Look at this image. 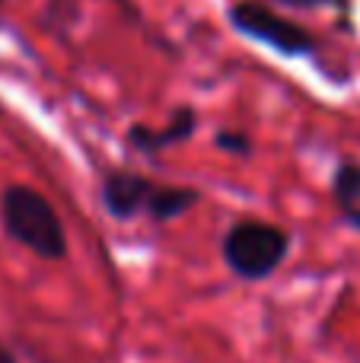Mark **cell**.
Masks as SVG:
<instances>
[{
  "instance_id": "obj_1",
  "label": "cell",
  "mask_w": 360,
  "mask_h": 363,
  "mask_svg": "<svg viewBox=\"0 0 360 363\" xmlns=\"http://www.w3.org/2000/svg\"><path fill=\"white\" fill-rule=\"evenodd\" d=\"M99 198L108 217L115 220L147 217L150 223H166L198 207L204 194L191 185H166V182L137 176V172L112 169L102 176Z\"/></svg>"
},
{
  "instance_id": "obj_2",
  "label": "cell",
  "mask_w": 360,
  "mask_h": 363,
  "mask_svg": "<svg viewBox=\"0 0 360 363\" xmlns=\"http://www.w3.org/2000/svg\"><path fill=\"white\" fill-rule=\"evenodd\" d=\"M0 223L4 233L45 262H61L67 255V233L42 191L29 185H6L0 191Z\"/></svg>"
},
{
  "instance_id": "obj_3",
  "label": "cell",
  "mask_w": 360,
  "mask_h": 363,
  "mask_svg": "<svg viewBox=\"0 0 360 363\" xmlns=\"http://www.w3.org/2000/svg\"><path fill=\"white\" fill-rule=\"evenodd\" d=\"M291 252V233L259 217H242L223 233V264L240 281H265L284 264Z\"/></svg>"
},
{
  "instance_id": "obj_4",
  "label": "cell",
  "mask_w": 360,
  "mask_h": 363,
  "mask_svg": "<svg viewBox=\"0 0 360 363\" xmlns=\"http://www.w3.org/2000/svg\"><path fill=\"white\" fill-rule=\"evenodd\" d=\"M227 19L240 35L252 38L259 45H268L271 51L284 57H310L319 51V38L300 23L274 13L261 0H233L227 6Z\"/></svg>"
},
{
  "instance_id": "obj_5",
  "label": "cell",
  "mask_w": 360,
  "mask_h": 363,
  "mask_svg": "<svg viewBox=\"0 0 360 363\" xmlns=\"http://www.w3.org/2000/svg\"><path fill=\"white\" fill-rule=\"evenodd\" d=\"M198 128V112L191 106H179L176 112L169 115V121L159 128L153 125H131L125 134V144L131 150L144 153V157H157V153L169 150V147H179L185 140H191Z\"/></svg>"
},
{
  "instance_id": "obj_6",
  "label": "cell",
  "mask_w": 360,
  "mask_h": 363,
  "mask_svg": "<svg viewBox=\"0 0 360 363\" xmlns=\"http://www.w3.org/2000/svg\"><path fill=\"white\" fill-rule=\"evenodd\" d=\"M332 204L338 217L360 233V163L357 160H342L332 172Z\"/></svg>"
},
{
  "instance_id": "obj_7",
  "label": "cell",
  "mask_w": 360,
  "mask_h": 363,
  "mask_svg": "<svg viewBox=\"0 0 360 363\" xmlns=\"http://www.w3.org/2000/svg\"><path fill=\"white\" fill-rule=\"evenodd\" d=\"M214 144H217V150L233 153V157H249L252 153V138L242 131H217Z\"/></svg>"
},
{
  "instance_id": "obj_8",
  "label": "cell",
  "mask_w": 360,
  "mask_h": 363,
  "mask_svg": "<svg viewBox=\"0 0 360 363\" xmlns=\"http://www.w3.org/2000/svg\"><path fill=\"white\" fill-rule=\"evenodd\" d=\"M281 4H293V6H342L348 10V0H281Z\"/></svg>"
},
{
  "instance_id": "obj_9",
  "label": "cell",
  "mask_w": 360,
  "mask_h": 363,
  "mask_svg": "<svg viewBox=\"0 0 360 363\" xmlns=\"http://www.w3.org/2000/svg\"><path fill=\"white\" fill-rule=\"evenodd\" d=\"M0 363H16V357H13V351L4 345V341H0Z\"/></svg>"
},
{
  "instance_id": "obj_10",
  "label": "cell",
  "mask_w": 360,
  "mask_h": 363,
  "mask_svg": "<svg viewBox=\"0 0 360 363\" xmlns=\"http://www.w3.org/2000/svg\"><path fill=\"white\" fill-rule=\"evenodd\" d=\"M0 4H4V0H0Z\"/></svg>"
}]
</instances>
